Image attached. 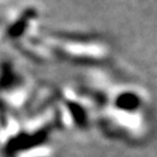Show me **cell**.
<instances>
[{"mask_svg": "<svg viewBox=\"0 0 157 157\" xmlns=\"http://www.w3.org/2000/svg\"><path fill=\"white\" fill-rule=\"evenodd\" d=\"M22 83V78L10 59L0 61V92H9Z\"/></svg>", "mask_w": 157, "mask_h": 157, "instance_id": "cell-1", "label": "cell"}, {"mask_svg": "<svg viewBox=\"0 0 157 157\" xmlns=\"http://www.w3.org/2000/svg\"><path fill=\"white\" fill-rule=\"evenodd\" d=\"M36 16V11L32 9H26L24 10L5 30V35L9 40L11 41H16L20 37H22L26 32V30L29 29V25L31 22V20Z\"/></svg>", "mask_w": 157, "mask_h": 157, "instance_id": "cell-2", "label": "cell"}]
</instances>
